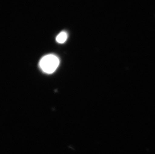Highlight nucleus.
<instances>
[{
  "mask_svg": "<svg viewBox=\"0 0 155 154\" xmlns=\"http://www.w3.org/2000/svg\"><path fill=\"white\" fill-rule=\"evenodd\" d=\"M60 61L56 56L49 54L41 59L40 61L39 66L44 73L52 74L55 71Z\"/></svg>",
  "mask_w": 155,
  "mask_h": 154,
  "instance_id": "f257e3e1",
  "label": "nucleus"
},
{
  "mask_svg": "<svg viewBox=\"0 0 155 154\" xmlns=\"http://www.w3.org/2000/svg\"><path fill=\"white\" fill-rule=\"evenodd\" d=\"M68 37L67 33L64 31H63L57 35L56 38V42L59 44H63L66 42L67 39H68Z\"/></svg>",
  "mask_w": 155,
  "mask_h": 154,
  "instance_id": "f03ea898",
  "label": "nucleus"
}]
</instances>
